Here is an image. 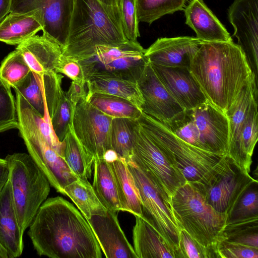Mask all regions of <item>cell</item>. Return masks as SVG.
Listing matches in <instances>:
<instances>
[{
	"label": "cell",
	"mask_w": 258,
	"mask_h": 258,
	"mask_svg": "<svg viewBox=\"0 0 258 258\" xmlns=\"http://www.w3.org/2000/svg\"><path fill=\"white\" fill-rule=\"evenodd\" d=\"M28 235L40 256L102 257L99 244L86 218L59 196L43 203L29 227Z\"/></svg>",
	"instance_id": "1"
},
{
	"label": "cell",
	"mask_w": 258,
	"mask_h": 258,
	"mask_svg": "<svg viewBox=\"0 0 258 258\" xmlns=\"http://www.w3.org/2000/svg\"><path fill=\"white\" fill-rule=\"evenodd\" d=\"M189 69L207 100L225 114L253 74L233 40L201 41Z\"/></svg>",
	"instance_id": "2"
},
{
	"label": "cell",
	"mask_w": 258,
	"mask_h": 258,
	"mask_svg": "<svg viewBox=\"0 0 258 258\" xmlns=\"http://www.w3.org/2000/svg\"><path fill=\"white\" fill-rule=\"evenodd\" d=\"M128 41L119 8L99 0H74L69 36L62 48L64 57L86 59L97 46H117Z\"/></svg>",
	"instance_id": "3"
},
{
	"label": "cell",
	"mask_w": 258,
	"mask_h": 258,
	"mask_svg": "<svg viewBox=\"0 0 258 258\" xmlns=\"http://www.w3.org/2000/svg\"><path fill=\"white\" fill-rule=\"evenodd\" d=\"M132 140V161L169 204L175 191L186 182L173 155L137 120L133 127Z\"/></svg>",
	"instance_id": "4"
},
{
	"label": "cell",
	"mask_w": 258,
	"mask_h": 258,
	"mask_svg": "<svg viewBox=\"0 0 258 258\" xmlns=\"http://www.w3.org/2000/svg\"><path fill=\"white\" fill-rule=\"evenodd\" d=\"M169 205L180 229L202 245L217 248L227 224V215L216 211L188 182L175 191Z\"/></svg>",
	"instance_id": "5"
},
{
	"label": "cell",
	"mask_w": 258,
	"mask_h": 258,
	"mask_svg": "<svg viewBox=\"0 0 258 258\" xmlns=\"http://www.w3.org/2000/svg\"><path fill=\"white\" fill-rule=\"evenodd\" d=\"M5 159L9 168V179L15 211L24 233L47 199L50 184L29 154L15 153L8 155Z\"/></svg>",
	"instance_id": "6"
},
{
	"label": "cell",
	"mask_w": 258,
	"mask_h": 258,
	"mask_svg": "<svg viewBox=\"0 0 258 258\" xmlns=\"http://www.w3.org/2000/svg\"><path fill=\"white\" fill-rule=\"evenodd\" d=\"M19 135L28 154L47 178L50 185L61 194L64 187L78 176L64 159L52 148L40 132L30 112L28 101L15 91Z\"/></svg>",
	"instance_id": "7"
},
{
	"label": "cell",
	"mask_w": 258,
	"mask_h": 258,
	"mask_svg": "<svg viewBox=\"0 0 258 258\" xmlns=\"http://www.w3.org/2000/svg\"><path fill=\"white\" fill-rule=\"evenodd\" d=\"M137 120L146 131L171 151L186 182L194 186L207 181L223 159L224 156L199 149L185 142L162 123L147 114L142 112Z\"/></svg>",
	"instance_id": "8"
},
{
	"label": "cell",
	"mask_w": 258,
	"mask_h": 258,
	"mask_svg": "<svg viewBox=\"0 0 258 258\" xmlns=\"http://www.w3.org/2000/svg\"><path fill=\"white\" fill-rule=\"evenodd\" d=\"M145 50L137 41L117 46L100 45L96 47L91 57L78 61L85 80L90 76L102 75L137 83L149 61Z\"/></svg>",
	"instance_id": "9"
},
{
	"label": "cell",
	"mask_w": 258,
	"mask_h": 258,
	"mask_svg": "<svg viewBox=\"0 0 258 258\" xmlns=\"http://www.w3.org/2000/svg\"><path fill=\"white\" fill-rule=\"evenodd\" d=\"M255 181L226 155L211 176L194 187L216 211L228 215L242 193Z\"/></svg>",
	"instance_id": "10"
},
{
	"label": "cell",
	"mask_w": 258,
	"mask_h": 258,
	"mask_svg": "<svg viewBox=\"0 0 258 258\" xmlns=\"http://www.w3.org/2000/svg\"><path fill=\"white\" fill-rule=\"evenodd\" d=\"M113 117L101 112L86 99L74 108L70 128L82 151L92 162L104 158L111 149L110 130Z\"/></svg>",
	"instance_id": "11"
},
{
	"label": "cell",
	"mask_w": 258,
	"mask_h": 258,
	"mask_svg": "<svg viewBox=\"0 0 258 258\" xmlns=\"http://www.w3.org/2000/svg\"><path fill=\"white\" fill-rule=\"evenodd\" d=\"M127 164L139 192L144 215L157 229L177 258H182L179 247L180 229L169 204L134 162L131 161Z\"/></svg>",
	"instance_id": "12"
},
{
	"label": "cell",
	"mask_w": 258,
	"mask_h": 258,
	"mask_svg": "<svg viewBox=\"0 0 258 258\" xmlns=\"http://www.w3.org/2000/svg\"><path fill=\"white\" fill-rule=\"evenodd\" d=\"M74 0H11L10 13L37 10L43 24V34L65 45L74 9Z\"/></svg>",
	"instance_id": "13"
},
{
	"label": "cell",
	"mask_w": 258,
	"mask_h": 258,
	"mask_svg": "<svg viewBox=\"0 0 258 258\" xmlns=\"http://www.w3.org/2000/svg\"><path fill=\"white\" fill-rule=\"evenodd\" d=\"M144 103L142 112L167 126L185 110L171 95L148 61L137 82Z\"/></svg>",
	"instance_id": "14"
},
{
	"label": "cell",
	"mask_w": 258,
	"mask_h": 258,
	"mask_svg": "<svg viewBox=\"0 0 258 258\" xmlns=\"http://www.w3.org/2000/svg\"><path fill=\"white\" fill-rule=\"evenodd\" d=\"M228 16L237 45L257 79L258 0H234L228 9Z\"/></svg>",
	"instance_id": "15"
},
{
	"label": "cell",
	"mask_w": 258,
	"mask_h": 258,
	"mask_svg": "<svg viewBox=\"0 0 258 258\" xmlns=\"http://www.w3.org/2000/svg\"><path fill=\"white\" fill-rule=\"evenodd\" d=\"M187 111L197 126L203 149L217 155H226L229 139L226 115L208 100Z\"/></svg>",
	"instance_id": "16"
},
{
	"label": "cell",
	"mask_w": 258,
	"mask_h": 258,
	"mask_svg": "<svg viewBox=\"0 0 258 258\" xmlns=\"http://www.w3.org/2000/svg\"><path fill=\"white\" fill-rule=\"evenodd\" d=\"M38 77L45 106L53 129L59 141L62 142L70 128L75 107L61 87L63 76L52 72Z\"/></svg>",
	"instance_id": "17"
},
{
	"label": "cell",
	"mask_w": 258,
	"mask_h": 258,
	"mask_svg": "<svg viewBox=\"0 0 258 258\" xmlns=\"http://www.w3.org/2000/svg\"><path fill=\"white\" fill-rule=\"evenodd\" d=\"M86 220L106 257L138 258L120 226L116 212L107 210L106 215Z\"/></svg>",
	"instance_id": "18"
},
{
	"label": "cell",
	"mask_w": 258,
	"mask_h": 258,
	"mask_svg": "<svg viewBox=\"0 0 258 258\" xmlns=\"http://www.w3.org/2000/svg\"><path fill=\"white\" fill-rule=\"evenodd\" d=\"M201 43L194 37L159 38L146 49L145 55L152 65L189 68L190 60Z\"/></svg>",
	"instance_id": "19"
},
{
	"label": "cell",
	"mask_w": 258,
	"mask_h": 258,
	"mask_svg": "<svg viewBox=\"0 0 258 258\" xmlns=\"http://www.w3.org/2000/svg\"><path fill=\"white\" fill-rule=\"evenodd\" d=\"M151 65L164 86L185 110L207 101L188 68Z\"/></svg>",
	"instance_id": "20"
},
{
	"label": "cell",
	"mask_w": 258,
	"mask_h": 258,
	"mask_svg": "<svg viewBox=\"0 0 258 258\" xmlns=\"http://www.w3.org/2000/svg\"><path fill=\"white\" fill-rule=\"evenodd\" d=\"M257 79L253 73L236 99L226 112L229 128V145L226 155L239 166L241 160V137L252 101L257 95Z\"/></svg>",
	"instance_id": "21"
},
{
	"label": "cell",
	"mask_w": 258,
	"mask_h": 258,
	"mask_svg": "<svg viewBox=\"0 0 258 258\" xmlns=\"http://www.w3.org/2000/svg\"><path fill=\"white\" fill-rule=\"evenodd\" d=\"M16 49L24 57L31 70L39 76L56 73L62 59L61 46L44 35H36L18 45Z\"/></svg>",
	"instance_id": "22"
},
{
	"label": "cell",
	"mask_w": 258,
	"mask_h": 258,
	"mask_svg": "<svg viewBox=\"0 0 258 258\" xmlns=\"http://www.w3.org/2000/svg\"><path fill=\"white\" fill-rule=\"evenodd\" d=\"M23 234L19 225L9 179L0 194V244L8 258L21 255L24 249Z\"/></svg>",
	"instance_id": "23"
},
{
	"label": "cell",
	"mask_w": 258,
	"mask_h": 258,
	"mask_svg": "<svg viewBox=\"0 0 258 258\" xmlns=\"http://www.w3.org/2000/svg\"><path fill=\"white\" fill-rule=\"evenodd\" d=\"M184 11L185 24L195 32L201 41L232 40L227 29L203 0H191Z\"/></svg>",
	"instance_id": "24"
},
{
	"label": "cell",
	"mask_w": 258,
	"mask_h": 258,
	"mask_svg": "<svg viewBox=\"0 0 258 258\" xmlns=\"http://www.w3.org/2000/svg\"><path fill=\"white\" fill-rule=\"evenodd\" d=\"M134 249L138 258H177L153 224L144 216H135Z\"/></svg>",
	"instance_id": "25"
},
{
	"label": "cell",
	"mask_w": 258,
	"mask_h": 258,
	"mask_svg": "<svg viewBox=\"0 0 258 258\" xmlns=\"http://www.w3.org/2000/svg\"><path fill=\"white\" fill-rule=\"evenodd\" d=\"M43 29L39 11L10 13L0 22V41L19 45Z\"/></svg>",
	"instance_id": "26"
},
{
	"label": "cell",
	"mask_w": 258,
	"mask_h": 258,
	"mask_svg": "<svg viewBox=\"0 0 258 258\" xmlns=\"http://www.w3.org/2000/svg\"><path fill=\"white\" fill-rule=\"evenodd\" d=\"M109 163L116 183L122 211L134 216H143L139 192L127 163L119 157Z\"/></svg>",
	"instance_id": "27"
},
{
	"label": "cell",
	"mask_w": 258,
	"mask_h": 258,
	"mask_svg": "<svg viewBox=\"0 0 258 258\" xmlns=\"http://www.w3.org/2000/svg\"><path fill=\"white\" fill-rule=\"evenodd\" d=\"M87 94L103 93L125 99L141 110L144 100L137 83L102 75H93L85 79ZM142 111V110H141Z\"/></svg>",
	"instance_id": "28"
},
{
	"label": "cell",
	"mask_w": 258,
	"mask_h": 258,
	"mask_svg": "<svg viewBox=\"0 0 258 258\" xmlns=\"http://www.w3.org/2000/svg\"><path fill=\"white\" fill-rule=\"evenodd\" d=\"M92 186L106 208L117 212L122 211L115 178L109 163L104 158H96L93 165Z\"/></svg>",
	"instance_id": "29"
},
{
	"label": "cell",
	"mask_w": 258,
	"mask_h": 258,
	"mask_svg": "<svg viewBox=\"0 0 258 258\" xmlns=\"http://www.w3.org/2000/svg\"><path fill=\"white\" fill-rule=\"evenodd\" d=\"M62 195L72 200L86 220L95 215H105L107 213V209L88 179L77 177L64 187Z\"/></svg>",
	"instance_id": "30"
},
{
	"label": "cell",
	"mask_w": 258,
	"mask_h": 258,
	"mask_svg": "<svg viewBox=\"0 0 258 258\" xmlns=\"http://www.w3.org/2000/svg\"><path fill=\"white\" fill-rule=\"evenodd\" d=\"M86 100L102 113L111 117L138 119L142 112L128 100L117 96L103 94L86 95Z\"/></svg>",
	"instance_id": "31"
},
{
	"label": "cell",
	"mask_w": 258,
	"mask_h": 258,
	"mask_svg": "<svg viewBox=\"0 0 258 258\" xmlns=\"http://www.w3.org/2000/svg\"><path fill=\"white\" fill-rule=\"evenodd\" d=\"M137 119L112 118L110 130V148L126 162L132 161V132Z\"/></svg>",
	"instance_id": "32"
},
{
	"label": "cell",
	"mask_w": 258,
	"mask_h": 258,
	"mask_svg": "<svg viewBox=\"0 0 258 258\" xmlns=\"http://www.w3.org/2000/svg\"><path fill=\"white\" fill-rule=\"evenodd\" d=\"M63 158L71 170L78 177L89 179L93 174V162L82 151L70 128L62 141Z\"/></svg>",
	"instance_id": "33"
},
{
	"label": "cell",
	"mask_w": 258,
	"mask_h": 258,
	"mask_svg": "<svg viewBox=\"0 0 258 258\" xmlns=\"http://www.w3.org/2000/svg\"><path fill=\"white\" fill-rule=\"evenodd\" d=\"M139 22L149 25L167 14L184 10L187 0H135Z\"/></svg>",
	"instance_id": "34"
},
{
	"label": "cell",
	"mask_w": 258,
	"mask_h": 258,
	"mask_svg": "<svg viewBox=\"0 0 258 258\" xmlns=\"http://www.w3.org/2000/svg\"><path fill=\"white\" fill-rule=\"evenodd\" d=\"M257 95L255 96L243 128L241 137V160L239 166L249 173L252 156L258 136Z\"/></svg>",
	"instance_id": "35"
},
{
	"label": "cell",
	"mask_w": 258,
	"mask_h": 258,
	"mask_svg": "<svg viewBox=\"0 0 258 258\" xmlns=\"http://www.w3.org/2000/svg\"><path fill=\"white\" fill-rule=\"evenodd\" d=\"M221 241L258 248V218L226 224L222 231Z\"/></svg>",
	"instance_id": "36"
},
{
	"label": "cell",
	"mask_w": 258,
	"mask_h": 258,
	"mask_svg": "<svg viewBox=\"0 0 258 258\" xmlns=\"http://www.w3.org/2000/svg\"><path fill=\"white\" fill-rule=\"evenodd\" d=\"M258 182L251 184L238 199L227 215V224L258 218Z\"/></svg>",
	"instance_id": "37"
},
{
	"label": "cell",
	"mask_w": 258,
	"mask_h": 258,
	"mask_svg": "<svg viewBox=\"0 0 258 258\" xmlns=\"http://www.w3.org/2000/svg\"><path fill=\"white\" fill-rule=\"evenodd\" d=\"M31 71L24 57L16 49L3 59L0 66L1 77L13 88L23 81Z\"/></svg>",
	"instance_id": "38"
},
{
	"label": "cell",
	"mask_w": 258,
	"mask_h": 258,
	"mask_svg": "<svg viewBox=\"0 0 258 258\" xmlns=\"http://www.w3.org/2000/svg\"><path fill=\"white\" fill-rule=\"evenodd\" d=\"M19 122L16 100L11 87L0 75V133L18 128Z\"/></svg>",
	"instance_id": "39"
},
{
	"label": "cell",
	"mask_w": 258,
	"mask_h": 258,
	"mask_svg": "<svg viewBox=\"0 0 258 258\" xmlns=\"http://www.w3.org/2000/svg\"><path fill=\"white\" fill-rule=\"evenodd\" d=\"M43 117L45 106L40 82L37 74L31 71L25 79L14 88Z\"/></svg>",
	"instance_id": "40"
},
{
	"label": "cell",
	"mask_w": 258,
	"mask_h": 258,
	"mask_svg": "<svg viewBox=\"0 0 258 258\" xmlns=\"http://www.w3.org/2000/svg\"><path fill=\"white\" fill-rule=\"evenodd\" d=\"M179 247L182 258L219 257L217 248L202 245L184 229L179 232Z\"/></svg>",
	"instance_id": "41"
},
{
	"label": "cell",
	"mask_w": 258,
	"mask_h": 258,
	"mask_svg": "<svg viewBox=\"0 0 258 258\" xmlns=\"http://www.w3.org/2000/svg\"><path fill=\"white\" fill-rule=\"evenodd\" d=\"M119 9L125 36L128 40L137 41L140 34L135 0H121Z\"/></svg>",
	"instance_id": "42"
},
{
	"label": "cell",
	"mask_w": 258,
	"mask_h": 258,
	"mask_svg": "<svg viewBox=\"0 0 258 258\" xmlns=\"http://www.w3.org/2000/svg\"><path fill=\"white\" fill-rule=\"evenodd\" d=\"M29 105L31 115L42 136L49 145L63 158V143L59 141L54 133L46 107L43 117Z\"/></svg>",
	"instance_id": "43"
},
{
	"label": "cell",
	"mask_w": 258,
	"mask_h": 258,
	"mask_svg": "<svg viewBox=\"0 0 258 258\" xmlns=\"http://www.w3.org/2000/svg\"><path fill=\"white\" fill-rule=\"evenodd\" d=\"M217 250L221 258H258V248L237 243L221 241Z\"/></svg>",
	"instance_id": "44"
},
{
	"label": "cell",
	"mask_w": 258,
	"mask_h": 258,
	"mask_svg": "<svg viewBox=\"0 0 258 258\" xmlns=\"http://www.w3.org/2000/svg\"><path fill=\"white\" fill-rule=\"evenodd\" d=\"M57 73L65 75L72 81L86 84L82 67L78 60L68 58L63 56L57 70Z\"/></svg>",
	"instance_id": "45"
},
{
	"label": "cell",
	"mask_w": 258,
	"mask_h": 258,
	"mask_svg": "<svg viewBox=\"0 0 258 258\" xmlns=\"http://www.w3.org/2000/svg\"><path fill=\"white\" fill-rule=\"evenodd\" d=\"M85 85L84 83L72 81L68 91L66 92L69 99L74 107L81 99L86 98L87 93L85 90Z\"/></svg>",
	"instance_id": "46"
},
{
	"label": "cell",
	"mask_w": 258,
	"mask_h": 258,
	"mask_svg": "<svg viewBox=\"0 0 258 258\" xmlns=\"http://www.w3.org/2000/svg\"><path fill=\"white\" fill-rule=\"evenodd\" d=\"M9 176V168L7 161L5 159L0 158V194Z\"/></svg>",
	"instance_id": "47"
},
{
	"label": "cell",
	"mask_w": 258,
	"mask_h": 258,
	"mask_svg": "<svg viewBox=\"0 0 258 258\" xmlns=\"http://www.w3.org/2000/svg\"><path fill=\"white\" fill-rule=\"evenodd\" d=\"M11 0H0V22L10 12Z\"/></svg>",
	"instance_id": "48"
},
{
	"label": "cell",
	"mask_w": 258,
	"mask_h": 258,
	"mask_svg": "<svg viewBox=\"0 0 258 258\" xmlns=\"http://www.w3.org/2000/svg\"><path fill=\"white\" fill-rule=\"evenodd\" d=\"M99 1L106 6L119 9L121 0H99Z\"/></svg>",
	"instance_id": "49"
},
{
	"label": "cell",
	"mask_w": 258,
	"mask_h": 258,
	"mask_svg": "<svg viewBox=\"0 0 258 258\" xmlns=\"http://www.w3.org/2000/svg\"><path fill=\"white\" fill-rule=\"evenodd\" d=\"M0 258H8L5 249L0 244Z\"/></svg>",
	"instance_id": "50"
}]
</instances>
